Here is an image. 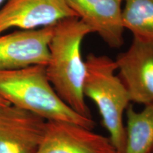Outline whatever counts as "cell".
<instances>
[{
    "mask_svg": "<svg viewBox=\"0 0 153 153\" xmlns=\"http://www.w3.org/2000/svg\"><path fill=\"white\" fill-rule=\"evenodd\" d=\"M90 33L89 27L77 17H70L55 24L45 70L61 99L74 111L92 118L83 93L86 68L82 55V42Z\"/></svg>",
    "mask_w": 153,
    "mask_h": 153,
    "instance_id": "6da1fadb",
    "label": "cell"
},
{
    "mask_svg": "<svg viewBox=\"0 0 153 153\" xmlns=\"http://www.w3.org/2000/svg\"><path fill=\"white\" fill-rule=\"evenodd\" d=\"M0 97L46 120H64L94 128L93 118L79 114L61 99L48 78L45 66L0 71Z\"/></svg>",
    "mask_w": 153,
    "mask_h": 153,
    "instance_id": "7a4b0ae2",
    "label": "cell"
},
{
    "mask_svg": "<svg viewBox=\"0 0 153 153\" xmlns=\"http://www.w3.org/2000/svg\"><path fill=\"white\" fill-rule=\"evenodd\" d=\"M83 93L96 104L102 124L117 153H124L126 129L123 116L131 102L125 86L116 74L115 60L104 55L89 53L85 60Z\"/></svg>",
    "mask_w": 153,
    "mask_h": 153,
    "instance_id": "3957f363",
    "label": "cell"
},
{
    "mask_svg": "<svg viewBox=\"0 0 153 153\" xmlns=\"http://www.w3.org/2000/svg\"><path fill=\"white\" fill-rule=\"evenodd\" d=\"M54 26L0 34V71L46 66Z\"/></svg>",
    "mask_w": 153,
    "mask_h": 153,
    "instance_id": "277c9868",
    "label": "cell"
},
{
    "mask_svg": "<svg viewBox=\"0 0 153 153\" xmlns=\"http://www.w3.org/2000/svg\"><path fill=\"white\" fill-rule=\"evenodd\" d=\"M36 153H117L108 137L72 122L47 120Z\"/></svg>",
    "mask_w": 153,
    "mask_h": 153,
    "instance_id": "5b68a950",
    "label": "cell"
},
{
    "mask_svg": "<svg viewBox=\"0 0 153 153\" xmlns=\"http://www.w3.org/2000/svg\"><path fill=\"white\" fill-rule=\"evenodd\" d=\"M70 17L76 16L65 0H7L0 7V34L53 26Z\"/></svg>",
    "mask_w": 153,
    "mask_h": 153,
    "instance_id": "8992f818",
    "label": "cell"
},
{
    "mask_svg": "<svg viewBox=\"0 0 153 153\" xmlns=\"http://www.w3.org/2000/svg\"><path fill=\"white\" fill-rule=\"evenodd\" d=\"M115 62L131 102L153 104V43L133 38L127 51L118 54Z\"/></svg>",
    "mask_w": 153,
    "mask_h": 153,
    "instance_id": "52a82bcc",
    "label": "cell"
},
{
    "mask_svg": "<svg viewBox=\"0 0 153 153\" xmlns=\"http://www.w3.org/2000/svg\"><path fill=\"white\" fill-rule=\"evenodd\" d=\"M47 120L9 104L0 106V153H36Z\"/></svg>",
    "mask_w": 153,
    "mask_h": 153,
    "instance_id": "ba28073f",
    "label": "cell"
},
{
    "mask_svg": "<svg viewBox=\"0 0 153 153\" xmlns=\"http://www.w3.org/2000/svg\"><path fill=\"white\" fill-rule=\"evenodd\" d=\"M79 20L112 48L123 45L124 0H65Z\"/></svg>",
    "mask_w": 153,
    "mask_h": 153,
    "instance_id": "9c48e42d",
    "label": "cell"
},
{
    "mask_svg": "<svg viewBox=\"0 0 153 153\" xmlns=\"http://www.w3.org/2000/svg\"><path fill=\"white\" fill-rule=\"evenodd\" d=\"M137 111L131 105L126 110L124 153H151L153 151V104Z\"/></svg>",
    "mask_w": 153,
    "mask_h": 153,
    "instance_id": "30bf717a",
    "label": "cell"
},
{
    "mask_svg": "<svg viewBox=\"0 0 153 153\" xmlns=\"http://www.w3.org/2000/svg\"><path fill=\"white\" fill-rule=\"evenodd\" d=\"M122 22L133 38L153 43V0H124Z\"/></svg>",
    "mask_w": 153,
    "mask_h": 153,
    "instance_id": "8fae6325",
    "label": "cell"
},
{
    "mask_svg": "<svg viewBox=\"0 0 153 153\" xmlns=\"http://www.w3.org/2000/svg\"><path fill=\"white\" fill-rule=\"evenodd\" d=\"M9 103H7L5 100H4L2 98L0 97V106H5V105H9Z\"/></svg>",
    "mask_w": 153,
    "mask_h": 153,
    "instance_id": "7c38bea8",
    "label": "cell"
},
{
    "mask_svg": "<svg viewBox=\"0 0 153 153\" xmlns=\"http://www.w3.org/2000/svg\"><path fill=\"white\" fill-rule=\"evenodd\" d=\"M6 1H7V0H0V7L4 4V3Z\"/></svg>",
    "mask_w": 153,
    "mask_h": 153,
    "instance_id": "4fadbf2b",
    "label": "cell"
},
{
    "mask_svg": "<svg viewBox=\"0 0 153 153\" xmlns=\"http://www.w3.org/2000/svg\"><path fill=\"white\" fill-rule=\"evenodd\" d=\"M151 153H153V151H152V152H151Z\"/></svg>",
    "mask_w": 153,
    "mask_h": 153,
    "instance_id": "5bb4252c",
    "label": "cell"
}]
</instances>
